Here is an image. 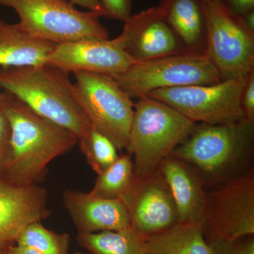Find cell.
Here are the masks:
<instances>
[{
  "label": "cell",
  "mask_w": 254,
  "mask_h": 254,
  "mask_svg": "<svg viewBox=\"0 0 254 254\" xmlns=\"http://www.w3.org/2000/svg\"><path fill=\"white\" fill-rule=\"evenodd\" d=\"M73 73V94L88 121L118 150H127L134 113L131 97L112 76L88 71Z\"/></svg>",
  "instance_id": "7"
},
{
  "label": "cell",
  "mask_w": 254,
  "mask_h": 254,
  "mask_svg": "<svg viewBox=\"0 0 254 254\" xmlns=\"http://www.w3.org/2000/svg\"><path fill=\"white\" fill-rule=\"evenodd\" d=\"M76 239L91 254H143L145 237L130 226L119 230L78 234Z\"/></svg>",
  "instance_id": "20"
},
{
  "label": "cell",
  "mask_w": 254,
  "mask_h": 254,
  "mask_svg": "<svg viewBox=\"0 0 254 254\" xmlns=\"http://www.w3.org/2000/svg\"><path fill=\"white\" fill-rule=\"evenodd\" d=\"M68 74L48 64L0 68V88L79 139L92 125L75 98Z\"/></svg>",
  "instance_id": "3"
},
{
  "label": "cell",
  "mask_w": 254,
  "mask_h": 254,
  "mask_svg": "<svg viewBox=\"0 0 254 254\" xmlns=\"http://www.w3.org/2000/svg\"><path fill=\"white\" fill-rule=\"evenodd\" d=\"M196 123L163 102L138 98L127 152L134 157L136 175L154 173L162 160L187 139Z\"/></svg>",
  "instance_id": "4"
},
{
  "label": "cell",
  "mask_w": 254,
  "mask_h": 254,
  "mask_svg": "<svg viewBox=\"0 0 254 254\" xmlns=\"http://www.w3.org/2000/svg\"><path fill=\"white\" fill-rule=\"evenodd\" d=\"M104 8L105 18L125 23L131 16L133 0H100Z\"/></svg>",
  "instance_id": "24"
},
{
  "label": "cell",
  "mask_w": 254,
  "mask_h": 254,
  "mask_svg": "<svg viewBox=\"0 0 254 254\" xmlns=\"http://www.w3.org/2000/svg\"><path fill=\"white\" fill-rule=\"evenodd\" d=\"M73 4L78 5L82 7L86 8L88 11H93L95 14L99 15L100 17L106 16V13L100 0H67Z\"/></svg>",
  "instance_id": "29"
},
{
  "label": "cell",
  "mask_w": 254,
  "mask_h": 254,
  "mask_svg": "<svg viewBox=\"0 0 254 254\" xmlns=\"http://www.w3.org/2000/svg\"><path fill=\"white\" fill-rule=\"evenodd\" d=\"M241 105L245 120L254 123V70L246 78Z\"/></svg>",
  "instance_id": "25"
},
{
  "label": "cell",
  "mask_w": 254,
  "mask_h": 254,
  "mask_svg": "<svg viewBox=\"0 0 254 254\" xmlns=\"http://www.w3.org/2000/svg\"><path fill=\"white\" fill-rule=\"evenodd\" d=\"M56 45L31 36L19 23L0 19V68L44 64Z\"/></svg>",
  "instance_id": "18"
},
{
  "label": "cell",
  "mask_w": 254,
  "mask_h": 254,
  "mask_svg": "<svg viewBox=\"0 0 254 254\" xmlns=\"http://www.w3.org/2000/svg\"><path fill=\"white\" fill-rule=\"evenodd\" d=\"M134 176L131 155L122 154L118 160L98 175L90 194L104 199H120Z\"/></svg>",
  "instance_id": "21"
},
{
  "label": "cell",
  "mask_w": 254,
  "mask_h": 254,
  "mask_svg": "<svg viewBox=\"0 0 254 254\" xmlns=\"http://www.w3.org/2000/svg\"><path fill=\"white\" fill-rule=\"evenodd\" d=\"M4 112L10 126L9 149L0 175L13 185L36 183L50 162L78 143L72 132L40 116L14 97Z\"/></svg>",
  "instance_id": "1"
},
{
  "label": "cell",
  "mask_w": 254,
  "mask_h": 254,
  "mask_svg": "<svg viewBox=\"0 0 254 254\" xmlns=\"http://www.w3.org/2000/svg\"><path fill=\"white\" fill-rule=\"evenodd\" d=\"M133 63L118 37L57 44L46 62L68 73L88 71L110 76L124 72Z\"/></svg>",
  "instance_id": "12"
},
{
  "label": "cell",
  "mask_w": 254,
  "mask_h": 254,
  "mask_svg": "<svg viewBox=\"0 0 254 254\" xmlns=\"http://www.w3.org/2000/svg\"><path fill=\"white\" fill-rule=\"evenodd\" d=\"M19 17L28 34L55 44L83 39H108L109 33L99 15L82 11L67 0H0Z\"/></svg>",
  "instance_id": "5"
},
{
  "label": "cell",
  "mask_w": 254,
  "mask_h": 254,
  "mask_svg": "<svg viewBox=\"0 0 254 254\" xmlns=\"http://www.w3.org/2000/svg\"><path fill=\"white\" fill-rule=\"evenodd\" d=\"M112 77L131 98L137 99L155 90L222 81L218 70L205 55L188 52L133 63Z\"/></svg>",
  "instance_id": "8"
},
{
  "label": "cell",
  "mask_w": 254,
  "mask_h": 254,
  "mask_svg": "<svg viewBox=\"0 0 254 254\" xmlns=\"http://www.w3.org/2000/svg\"><path fill=\"white\" fill-rule=\"evenodd\" d=\"M215 254H254V235L241 238L230 245L212 247Z\"/></svg>",
  "instance_id": "26"
},
{
  "label": "cell",
  "mask_w": 254,
  "mask_h": 254,
  "mask_svg": "<svg viewBox=\"0 0 254 254\" xmlns=\"http://www.w3.org/2000/svg\"><path fill=\"white\" fill-rule=\"evenodd\" d=\"M10 126L4 109L0 110V169L4 165L9 149Z\"/></svg>",
  "instance_id": "27"
},
{
  "label": "cell",
  "mask_w": 254,
  "mask_h": 254,
  "mask_svg": "<svg viewBox=\"0 0 254 254\" xmlns=\"http://www.w3.org/2000/svg\"><path fill=\"white\" fill-rule=\"evenodd\" d=\"M157 6L185 51L205 55V0H161Z\"/></svg>",
  "instance_id": "17"
},
{
  "label": "cell",
  "mask_w": 254,
  "mask_h": 254,
  "mask_svg": "<svg viewBox=\"0 0 254 254\" xmlns=\"http://www.w3.org/2000/svg\"><path fill=\"white\" fill-rule=\"evenodd\" d=\"M12 245L0 247V254H12L11 252V247Z\"/></svg>",
  "instance_id": "33"
},
{
  "label": "cell",
  "mask_w": 254,
  "mask_h": 254,
  "mask_svg": "<svg viewBox=\"0 0 254 254\" xmlns=\"http://www.w3.org/2000/svg\"><path fill=\"white\" fill-rule=\"evenodd\" d=\"M120 199L128 212L131 226L145 237L180 222L171 192L156 170L145 175L134 174Z\"/></svg>",
  "instance_id": "11"
},
{
  "label": "cell",
  "mask_w": 254,
  "mask_h": 254,
  "mask_svg": "<svg viewBox=\"0 0 254 254\" xmlns=\"http://www.w3.org/2000/svg\"><path fill=\"white\" fill-rule=\"evenodd\" d=\"M205 55L222 81L245 79L254 70V33L221 4L205 1Z\"/></svg>",
  "instance_id": "9"
},
{
  "label": "cell",
  "mask_w": 254,
  "mask_h": 254,
  "mask_svg": "<svg viewBox=\"0 0 254 254\" xmlns=\"http://www.w3.org/2000/svg\"><path fill=\"white\" fill-rule=\"evenodd\" d=\"M143 254H215L207 243L199 222H179L145 237Z\"/></svg>",
  "instance_id": "19"
},
{
  "label": "cell",
  "mask_w": 254,
  "mask_h": 254,
  "mask_svg": "<svg viewBox=\"0 0 254 254\" xmlns=\"http://www.w3.org/2000/svg\"><path fill=\"white\" fill-rule=\"evenodd\" d=\"M48 192L35 184L18 186L0 175V247L14 245L28 224L50 216Z\"/></svg>",
  "instance_id": "14"
},
{
  "label": "cell",
  "mask_w": 254,
  "mask_h": 254,
  "mask_svg": "<svg viewBox=\"0 0 254 254\" xmlns=\"http://www.w3.org/2000/svg\"><path fill=\"white\" fill-rule=\"evenodd\" d=\"M78 143L87 163L98 175L110 168L120 156L113 142L93 126L78 139Z\"/></svg>",
  "instance_id": "23"
},
{
  "label": "cell",
  "mask_w": 254,
  "mask_h": 254,
  "mask_svg": "<svg viewBox=\"0 0 254 254\" xmlns=\"http://www.w3.org/2000/svg\"><path fill=\"white\" fill-rule=\"evenodd\" d=\"M81 254V253H74V254Z\"/></svg>",
  "instance_id": "35"
},
{
  "label": "cell",
  "mask_w": 254,
  "mask_h": 254,
  "mask_svg": "<svg viewBox=\"0 0 254 254\" xmlns=\"http://www.w3.org/2000/svg\"><path fill=\"white\" fill-rule=\"evenodd\" d=\"M254 123L196 124L171 155L189 164L211 190L254 168Z\"/></svg>",
  "instance_id": "2"
},
{
  "label": "cell",
  "mask_w": 254,
  "mask_h": 254,
  "mask_svg": "<svg viewBox=\"0 0 254 254\" xmlns=\"http://www.w3.org/2000/svg\"><path fill=\"white\" fill-rule=\"evenodd\" d=\"M242 23L249 31L254 33V10L249 11L247 14L241 16Z\"/></svg>",
  "instance_id": "30"
},
{
  "label": "cell",
  "mask_w": 254,
  "mask_h": 254,
  "mask_svg": "<svg viewBox=\"0 0 254 254\" xmlns=\"http://www.w3.org/2000/svg\"><path fill=\"white\" fill-rule=\"evenodd\" d=\"M205 1H209V2L218 3V4H220V3H221L222 0H205Z\"/></svg>",
  "instance_id": "34"
},
{
  "label": "cell",
  "mask_w": 254,
  "mask_h": 254,
  "mask_svg": "<svg viewBox=\"0 0 254 254\" xmlns=\"http://www.w3.org/2000/svg\"><path fill=\"white\" fill-rule=\"evenodd\" d=\"M245 80L163 88L151 91L148 95L170 105L196 124L233 123L245 120L241 98Z\"/></svg>",
  "instance_id": "10"
},
{
  "label": "cell",
  "mask_w": 254,
  "mask_h": 254,
  "mask_svg": "<svg viewBox=\"0 0 254 254\" xmlns=\"http://www.w3.org/2000/svg\"><path fill=\"white\" fill-rule=\"evenodd\" d=\"M118 38L135 63L186 52L157 6L131 15Z\"/></svg>",
  "instance_id": "13"
},
{
  "label": "cell",
  "mask_w": 254,
  "mask_h": 254,
  "mask_svg": "<svg viewBox=\"0 0 254 254\" xmlns=\"http://www.w3.org/2000/svg\"><path fill=\"white\" fill-rule=\"evenodd\" d=\"M13 98L14 96L6 92H0V110H4Z\"/></svg>",
  "instance_id": "32"
},
{
  "label": "cell",
  "mask_w": 254,
  "mask_h": 254,
  "mask_svg": "<svg viewBox=\"0 0 254 254\" xmlns=\"http://www.w3.org/2000/svg\"><path fill=\"white\" fill-rule=\"evenodd\" d=\"M11 252L12 254H43L38 251L33 250V249L18 245L11 246Z\"/></svg>",
  "instance_id": "31"
},
{
  "label": "cell",
  "mask_w": 254,
  "mask_h": 254,
  "mask_svg": "<svg viewBox=\"0 0 254 254\" xmlns=\"http://www.w3.org/2000/svg\"><path fill=\"white\" fill-rule=\"evenodd\" d=\"M171 192L180 222H199L206 187L203 179L189 164L170 155L156 169Z\"/></svg>",
  "instance_id": "16"
},
{
  "label": "cell",
  "mask_w": 254,
  "mask_h": 254,
  "mask_svg": "<svg viewBox=\"0 0 254 254\" xmlns=\"http://www.w3.org/2000/svg\"><path fill=\"white\" fill-rule=\"evenodd\" d=\"M64 206L78 234L119 230L131 226L129 216L120 199H104L72 190L63 193Z\"/></svg>",
  "instance_id": "15"
},
{
  "label": "cell",
  "mask_w": 254,
  "mask_h": 254,
  "mask_svg": "<svg viewBox=\"0 0 254 254\" xmlns=\"http://www.w3.org/2000/svg\"><path fill=\"white\" fill-rule=\"evenodd\" d=\"M16 243L43 254H69V235L48 230L41 222L28 224L18 235Z\"/></svg>",
  "instance_id": "22"
},
{
  "label": "cell",
  "mask_w": 254,
  "mask_h": 254,
  "mask_svg": "<svg viewBox=\"0 0 254 254\" xmlns=\"http://www.w3.org/2000/svg\"><path fill=\"white\" fill-rule=\"evenodd\" d=\"M221 4L231 14L239 17L254 10V0H222Z\"/></svg>",
  "instance_id": "28"
},
{
  "label": "cell",
  "mask_w": 254,
  "mask_h": 254,
  "mask_svg": "<svg viewBox=\"0 0 254 254\" xmlns=\"http://www.w3.org/2000/svg\"><path fill=\"white\" fill-rule=\"evenodd\" d=\"M211 247L230 245L254 235V168L207 190L200 220Z\"/></svg>",
  "instance_id": "6"
}]
</instances>
